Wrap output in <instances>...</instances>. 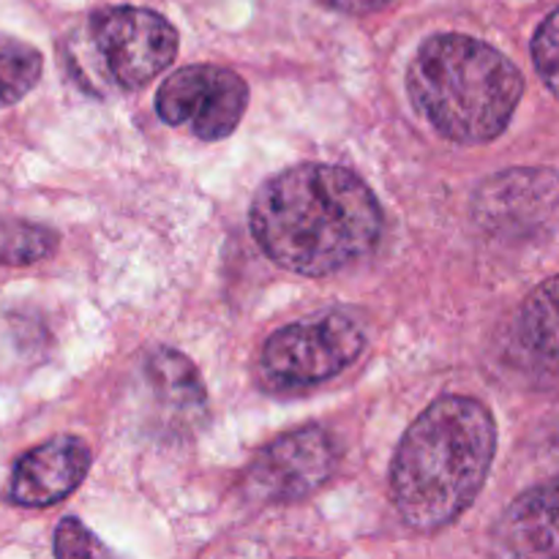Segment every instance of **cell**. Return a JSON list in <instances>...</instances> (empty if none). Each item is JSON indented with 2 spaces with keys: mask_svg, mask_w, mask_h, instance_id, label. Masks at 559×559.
<instances>
[{
  "mask_svg": "<svg viewBox=\"0 0 559 559\" xmlns=\"http://www.w3.org/2000/svg\"><path fill=\"white\" fill-rule=\"evenodd\" d=\"M557 440H559V426H557Z\"/></svg>",
  "mask_w": 559,
  "mask_h": 559,
  "instance_id": "obj_18",
  "label": "cell"
},
{
  "mask_svg": "<svg viewBox=\"0 0 559 559\" xmlns=\"http://www.w3.org/2000/svg\"><path fill=\"white\" fill-rule=\"evenodd\" d=\"M44 58L33 44L0 33V107L22 102L38 85Z\"/></svg>",
  "mask_w": 559,
  "mask_h": 559,
  "instance_id": "obj_13",
  "label": "cell"
},
{
  "mask_svg": "<svg viewBox=\"0 0 559 559\" xmlns=\"http://www.w3.org/2000/svg\"><path fill=\"white\" fill-rule=\"evenodd\" d=\"M91 44L120 91H140L173 66L178 31L167 16L140 5H112L91 16Z\"/></svg>",
  "mask_w": 559,
  "mask_h": 559,
  "instance_id": "obj_4",
  "label": "cell"
},
{
  "mask_svg": "<svg viewBox=\"0 0 559 559\" xmlns=\"http://www.w3.org/2000/svg\"><path fill=\"white\" fill-rule=\"evenodd\" d=\"M533 60L546 87L559 96V9L540 22L533 38Z\"/></svg>",
  "mask_w": 559,
  "mask_h": 559,
  "instance_id": "obj_15",
  "label": "cell"
},
{
  "mask_svg": "<svg viewBox=\"0 0 559 559\" xmlns=\"http://www.w3.org/2000/svg\"><path fill=\"white\" fill-rule=\"evenodd\" d=\"M249 224L260 249L284 271L331 276L374 251L382 207L349 169L298 164L257 191Z\"/></svg>",
  "mask_w": 559,
  "mask_h": 559,
  "instance_id": "obj_1",
  "label": "cell"
},
{
  "mask_svg": "<svg viewBox=\"0 0 559 559\" xmlns=\"http://www.w3.org/2000/svg\"><path fill=\"white\" fill-rule=\"evenodd\" d=\"M497 538L508 555L559 557V478L516 497L502 516Z\"/></svg>",
  "mask_w": 559,
  "mask_h": 559,
  "instance_id": "obj_10",
  "label": "cell"
},
{
  "mask_svg": "<svg viewBox=\"0 0 559 559\" xmlns=\"http://www.w3.org/2000/svg\"><path fill=\"white\" fill-rule=\"evenodd\" d=\"M519 342L544 374L559 380V276L540 284L522 306Z\"/></svg>",
  "mask_w": 559,
  "mask_h": 559,
  "instance_id": "obj_12",
  "label": "cell"
},
{
  "mask_svg": "<svg viewBox=\"0 0 559 559\" xmlns=\"http://www.w3.org/2000/svg\"><path fill=\"white\" fill-rule=\"evenodd\" d=\"M497 453L491 409L473 396H442L418 415L391 462L399 516L420 533L442 530L473 508Z\"/></svg>",
  "mask_w": 559,
  "mask_h": 559,
  "instance_id": "obj_2",
  "label": "cell"
},
{
  "mask_svg": "<svg viewBox=\"0 0 559 559\" xmlns=\"http://www.w3.org/2000/svg\"><path fill=\"white\" fill-rule=\"evenodd\" d=\"M91 469V448L80 437H55L16 462L9 500L20 508H49L74 495Z\"/></svg>",
  "mask_w": 559,
  "mask_h": 559,
  "instance_id": "obj_9",
  "label": "cell"
},
{
  "mask_svg": "<svg viewBox=\"0 0 559 559\" xmlns=\"http://www.w3.org/2000/svg\"><path fill=\"white\" fill-rule=\"evenodd\" d=\"M58 233L44 224L25 218H3L0 222V265L27 267L47 260L58 251Z\"/></svg>",
  "mask_w": 559,
  "mask_h": 559,
  "instance_id": "obj_14",
  "label": "cell"
},
{
  "mask_svg": "<svg viewBox=\"0 0 559 559\" xmlns=\"http://www.w3.org/2000/svg\"><path fill=\"white\" fill-rule=\"evenodd\" d=\"M338 456L336 440L325 429H295L257 453L246 469L243 491L257 502H298L331 480Z\"/></svg>",
  "mask_w": 559,
  "mask_h": 559,
  "instance_id": "obj_7",
  "label": "cell"
},
{
  "mask_svg": "<svg viewBox=\"0 0 559 559\" xmlns=\"http://www.w3.org/2000/svg\"><path fill=\"white\" fill-rule=\"evenodd\" d=\"M145 382L158 409L173 418V424L197 426L207 409L205 382L200 371L178 349L158 347L145 360Z\"/></svg>",
  "mask_w": 559,
  "mask_h": 559,
  "instance_id": "obj_11",
  "label": "cell"
},
{
  "mask_svg": "<svg viewBox=\"0 0 559 559\" xmlns=\"http://www.w3.org/2000/svg\"><path fill=\"white\" fill-rule=\"evenodd\" d=\"M475 222L502 238H530L559 227V173L508 169L475 194Z\"/></svg>",
  "mask_w": 559,
  "mask_h": 559,
  "instance_id": "obj_8",
  "label": "cell"
},
{
  "mask_svg": "<svg viewBox=\"0 0 559 559\" xmlns=\"http://www.w3.org/2000/svg\"><path fill=\"white\" fill-rule=\"evenodd\" d=\"M107 546L98 544L96 535L80 522V519L69 516L58 524L55 530V557H104Z\"/></svg>",
  "mask_w": 559,
  "mask_h": 559,
  "instance_id": "obj_16",
  "label": "cell"
},
{
  "mask_svg": "<svg viewBox=\"0 0 559 559\" xmlns=\"http://www.w3.org/2000/svg\"><path fill=\"white\" fill-rule=\"evenodd\" d=\"M366 331L347 314L293 322L262 347V369L278 385H317L342 374L364 355Z\"/></svg>",
  "mask_w": 559,
  "mask_h": 559,
  "instance_id": "obj_5",
  "label": "cell"
},
{
  "mask_svg": "<svg viewBox=\"0 0 559 559\" xmlns=\"http://www.w3.org/2000/svg\"><path fill=\"white\" fill-rule=\"evenodd\" d=\"M407 91L437 134L459 145H484L511 123L522 102L524 76L491 44L464 33H440L415 52Z\"/></svg>",
  "mask_w": 559,
  "mask_h": 559,
  "instance_id": "obj_3",
  "label": "cell"
},
{
  "mask_svg": "<svg viewBox=\"0 0 559 559\" xmlns=\"http://www.w3.org/2000/svg\"><path fill=\"white\" fill-rule=\"evenodd\" d=\"M322 3L336 11H347V14H369V11L385 9L393 0H322Z\"/></svg>",
  "mask_w": 559,
  "mask_h": 559,
  "instance_id": "obj_17",
  "label": "cell"
},
{
  "mask_svg": "<svg viewBox=\"0 0 559 559\" xmlns=\"http://www.w3.org/2000/svg\"><path fill=\"white\" fill-rule=\"evenodd\" d=\"M249 107V85L233 69L197 63L178 69L156 93V112L167 126H189L202 142L227 140Z\"/></svg>",
  "mask_w": 559,
  "mask_h": 559,
  "instance_id": "obj_6",
  "label": "cell"
}]
</instances>
